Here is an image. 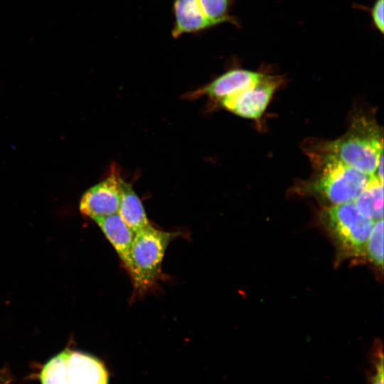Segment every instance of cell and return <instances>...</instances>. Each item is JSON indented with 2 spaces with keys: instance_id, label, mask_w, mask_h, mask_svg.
Here are the masks:
<instances>
[{
  "instance_id": "6da1fadb",
  "label": "cell",
  "mask_w": 384,
  "mask_h": 384,
  "mask_svg": "<svg viewBox=\"0 0 384 384\" xmlns=\"http://www.w3.org/2000/svg\"><path fill=\"white\" fill-rule=\"evenodd\" d=\"M383 137L376 123L365 116L355 118L348 132L316 148L317 161H334L368 175H374L383 156Z\"/></svg>"
},
{
  "instance_id": "7a4b0ae2",
  "label": "cell",
  "mask_w": 384,
  "mask_h": 384,
  "mask_svg": "<svg viewBox=\"0 0 384 384\" xmlns=\"http://www.w3.org/2000/svg\"><path fill=\"white\" fill-rule=\"evenodd\" d=\"M177 235L151 224L135 233L126 268L136 292L143 293L156 282L166 250Z\"/></svg>"
},
{
  "instance_id": "3957f363",
  "label": "cell",
  "mask_w": 384,
  "mask_h": 384,
  "mask_svg": "<svg viewBox=\"0 0 384 384\" xmlns=\"http://www.w3.org/2000/svg\"><path fill=\"white\" fill-rule=\"evenodd\" d=\"M320 220L334 240L342 258L365 256L366 245L375 221L363 216L353 202L324 209Z\"/></svg>"
},
{
  "instance_id": "277c9868",
  "label": "cell",
  "mask_w": 384,
  "mask_h": 384,
  "mask_svg": "<svg viewBox=\"0 0 384 384\" xmlns=\"http://www.w3.org/2000/svg\"><path fill=\"white\" fill-rule=\"evenodd\" d=\"M318 164L319 173L304 189L329 206L353 202L373 176L334 161Z\"/></svg>"
},
{
  "instance_id": "5b68a950",
  "label": "cell",
  "mask_w": 384,
  "mask_h": 384,
  "mask_svg": "<svg viewBox=\"0 0 384 384\" xmlns=\"http://www.w3.org/2000/svg\"><path fill=\"white\" fill-rule=\"evenodd\" d=\"M41 384H107V373L97 358L65 349L51 358L40 373Z\"/></svg>"
},
{
  "instance_id": "8992f818",
  "label": "cell",
  "mask_w": 384,
  "mask_h": 384,
  "mask_svg": "<svg viewBox=\"0 0 384 384\" xmlns=\"http://www.w3.org/2000/svg\"><path fill=\"white\" fill-rule=\"evenodd\" d=\"M282 81V76L265 74L256 85L221 100L220 104L240 117L258 119Z\"/></svg>"
},
{
  "instance_id": "52a82bcc",
  "label": "cell",
  "mask_w": 384,
  "mask_h": 384,
  "mask_svg": "<svg viewBox=\"0 0 384 384\" xmlns=\"http://www.w3.org/2000/svg\"><path fill=\"white\" fill-rule=\"evenodd\" d=\"M119 175L115 169L102 181L82 195L79 208L87 217L96 218L117 213L120 201Z\"/></svg>"
},
{
  "instance_id": "ba28073f",
  "label": "cell",
  "mask_w": 384,
  "mask_h": 384,
  "mask_svg": "<svg viewBox=\"0 0 384 384\" xmlns=\"http://www.w3.org/2000/svg\"><path fill=\"white\" fill-rule=\"evenodd\" d=\"M265 73L245 69L230 70L208 85L198 90L196 95H206L220 101L256 85Z\"/></svg>"
},
{
  "instance_id": "9c48e42d",
  "label": "cell",
  "mask_w": 384,
  "mask_h": 384,
  "mask_svg": "<svg viewBox=\"0 0 384 384\" xmlns=\"http://www.w3.org/2000/svg\"><path fill=\"white\" fill-rule=\"evenodd\" d=\"M116 250L125 267L129 265V254L134 233L114 213L94 220Z\"/></svg>"
},
{
  "instance_id": "30bf717a",
  "label": "cell",
  "mask_w": 384,
  "mask_h": 384,
  "mask_svg": "<svg viewBox=\"0 0 384 384\" xmlns=\"http://www.w3.org/2000/svg\"><path fill=\"white\" fill-rule=\"evenodd\" d=\"M173 11L175 20L171 35L175 38L212 27L203 14L197 0H175Z\"/></svg>"
},
{
  "instance_id": "8fae6325",
  "label": "cell",
  "mask_w": 384,
  "mask_h": 384,
  "mask_svg": "<svg viewBox=\"0 0 384 384\" xmlns=\"http://www.w3.org/2000/svg\"><path fill=\"white\" fill-rule=\"evenodd\" d=\"M120 201L117 213L135 233L151 223L148 220L141 200L132 186L119 179Z\"/></svg>"
},
{
  "instance_id": "7c38bea8",
  "label": "cell",
  "mask_w": 384,
  "mask_h": 384,
  "mask_svg": "<svg viewBox=\"0 0 384 384\" xmlns=\"http://www.w3.org/2000/svg\"><path fill=\"white\" fill-rule=\"evenodd\" d=\"M353 202L366 218L373 221L383 218V181L374 174Z\"/></svg>"
},
{
  "instance_id": "4fadbf2b",
  "label": "cell",
  "mask_w": 384,
  "mask_h": 384,
  "mask_svg": "<svg viewBox=\"0 0 384 384\" xmlns=\"http://www.w3.org/2000/svg\"><path fill=\"white\" fill-rule=\"evenodd\" d=\"M233 0H197L199 7L211 26L223 23L238 25L235 17L230 16Z\"/></svg>"
},
{
  "instance_id": "5bb4252c",
  "label": "cell",
  "mask_w": 384,
  "mask_h": 384,
  "mask_svg": "<svg viewBox=\"0 0 384 384\" xmlns=\"http://www.w3.org/2000/svg\"><path fill=\"white\" fill-rule=\"evenodd\" d=\"M365 256L376 267H383V218L374 222L368 238Z\"/></svg>"
},
{
  "instance_id": "9a60e30c",
  "label": "cell",
  "mask_w": 384,
  "mask_h": 384,
  "mask_svg": "<svg viewBox=\"0 0 384 384\" xmlns=\"http://www.w3.org/2000/svg\"><path fill=\"white\" fill-rule=\"evenodd\" d=\"M370 358V368L368 375L369 384H383V346L380 341L374 343Z\"/></svg>"
},
{
  "instance_id": "2e32d148",
  "label": "cell",
  "mask_w": 384,
  "mask_h": 384,
  "mask_svg": "<svg viewBox=\"0 0 384 384\" xmlns=\"http://www.w3.org/2000/svg\"><path fill=\"white\" fill-rule=\"evenodd\" d=\"M383 1L384 0H376L373 7L370 9V15L373 23L381 34L384 32Z\"/></svg>"
},
{
  "instance_id": "e0dca14e",
  "label": "cell",
  "mask_w": 384,
  "mask_h": 384,
  "mask_svg": "<svg viewBox=\"0 0 384 384\" xmlns=\"http://www.w3.org/2000/svg\"><path fill=\"white\" fill-rule=\"evenodd\" d=\"M375 175L380 181H383V155L379 160Z\"/></svg>"
},
{
  "instance_id": "ac0fdd59",
  "label": "cell",
  "mask_w": 384,
  "mask_h": 384,
  "mask_svg": "<svg viewBox=\"0 0 384 384\" xmlns=\"http://www.w3.org/2000/svg\"><path fill=\"white\" fill-rule=\"evenodd\" d=\"M13 380L7 371L0 370V384H9Z\"/></svg>"
}]
</instances>
